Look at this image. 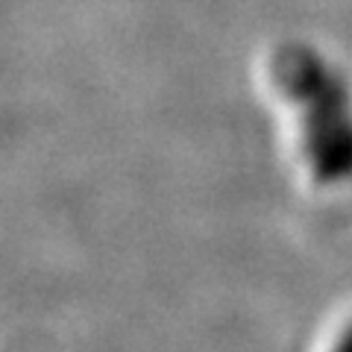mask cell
Segmentation results:
<instances>
[{
    "label": "cell",
    "mask_w": 352,
    "mask_h": 352,
    "mask_svg": "<svg viewBox=\"0 0 352 352\" xmlns=\"http://www.w3.org/2000/svg\"><path fill=\"white\" fill-rule=\"evenodd\" d=\"M270 76L294 106L300 150L320 185L352 182V82L308 41H285L270 56Z\"/></svg>",
    "instance_id": "cell-1"
},
{
    "label": "cell",
    "mask_w": 352,
    "mask_h": 352,
    "mask_svg": "<svg viewBox=\"0 0 352 352\" xmlns=\"http://www.w3.org/2000/svg\"><path fill=\"white\" fill-rule=\"evenodd\" d=\"M329 352H352V323H346L344 329H340V335L332 340Z\"/></svg>",
    "instance_id": "cell-2"
}]
</instances>
